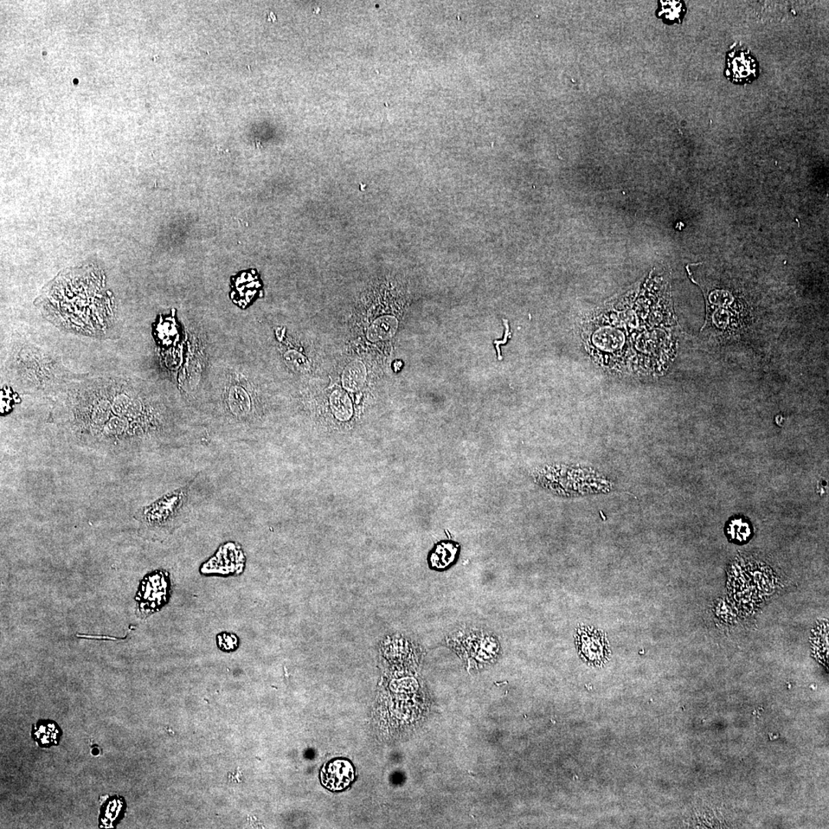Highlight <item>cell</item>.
I'll list each match as a JSON object with an SVG mask.
<instances>
[{"instance_id":"cell-1","label":"cell","mask_w":829,"mask_h":829,"mask_svg":"<svg viewBox=\"0 0 829 829\" xmlns=\"http://www.w3.org/2000/svg\"><path fill=\"white\" fill-rule=\"evenodd\" d=\"M56 397L50 422L75 446L120 456L183 444L167 404L121 378L70 384Z\"/></svg>"},{"instance_id":"cell-2","label":"cell","mask_w":829,"mask_h":829,"mask_svg":"<svg viewBox=\"0 0 829 829\" xmlns=\"http://www.w3.org/2000/svg\"><path fill=\"white\" fill-rule=\"evenodd\" d=\"M97 269L82 267L57 276L41 297L52 322L76 333L96 336L113 324V302Z\"/></svg>"},{"instance_id":"cell-3","label":"cell","mask_w":829,"mask_h":829,"mask_svg":"<svg viewBox=\"0 0 829 829\" xmlns=\"http://www.w3.org/2000/svg\"><path fill=\"white\" fill-rule=\"evenodd\" d=\"M9 368L19 387L27 394L57 396L69 385L60 364L34 347L15 350Z\"/></svg>"},{"instance_id":"cell-4","label":"cell","mask_w":829,"mask_h":829,"mask_svg":"<svg viewBox=\"0 0 829 829\" xmlns=\"http://www.w3.org/2000/svg\"><path fill=\"white\" fill-rule=\"evenodd\" d=\"M193 483L194 481L140 507L133 516L138 523L139 536L149 541L164 542L187 522Z\"/></svg>"},{"instance_id":"cell-5","label":"cell","mask_w":829,"mask_h":829,"mask_svg":"<svg viewBox=\"0 0 829 829\" xmlns=\"http://www.w3.org/2000/svg\"><path fill=\"white\" fill-rule=\"evenodd\" d=\"M725 75L736 84H747L759 76V63L747 48L735 46L726 56Z\"/></svg>"},{"instance_id":"cell-6","label":"cell","mask_w":829,"mask_h":829,"mask_svg":"<svg viewBox=\"0 0 829 829\" xmlns=\"http://www.w3.org/2000/svg\"><path fill=\"white\" fill-rule=\"evenodd\" d=\"M321 776L327 788L342 790L352 781L355 773L349 762L337 760L324 767Z\"/></svg>"},{"instance_id":"cell-7","label":"cell","mask_w":829,"mask_h":829,"mask_svg":"<svg viewBox=\"0 0 829 829\" xmlns=\"http://www.w3.org/2000/svg\"><path fill=\"white\" fill-rule=\"evenodd\" d=\"M725 533L730 542L744 544L748 543L753 537L754 529L747 519L743 517H734L726 523Z\"/></svg>"},{"instance_id":"cell-8","label":"cell","mask_w":829,"mask_h":829,"mask_svg":"<svg viewBox=\"0 0 829 829\" xmlns=\"http://www.w3.org/2000/svg\"><path fill=\"white\" fill-rule=\"evenodd\" d=\"M398 321L391 316H384L374 321L368 332V338L372 342H378L393 337L397 330Z\"/></svg>"},{"instance_id":"cell-9","label":"cell","mask_w":829,"mask_h":829,"mask_svg":"<svg viewBox=\"0 0 829 829\" xmlns=\"http://www.w3.org/2000/svg\"><path fill=\"white\" fill-rule=\"evenodd\" d=\"M366 378L364 365L361 362H353L345 369L343 374V385L346 389L351 392L361 389Z\"/></svg>"},{"instance_id":"cell-10","label":"cell","mask_w":829,"mask_h":829,"mask_svg":"<svg viewBox=\"0 0 829 829\" xmlns=\"http://www.w3.org/2000/svg\"><path fill=\"white\" fill-rule=\"evenodd\" d=\"M591 642L581 640V651L584 658L592 662L601 661L605 657V642L602 635H590Z\"/></svg>"},{"instance_id":"cell-11","label":"cell","mask_w":829,"mask_h":829,"mask_svg":"<svg viewBox=\"0 0 829 829\" xmlns=\"http://www.w3.org/2000/svg\"><path fill=\"white\" fill-rule=\"evenodd\" d=\"M331 409L334 415L340 420H348L352 414L350 398L342 390L334 392L331 397Z\"/></svg>"},{"instance_id":"cell-12","label":"cell","mask_w":829,"mask_h":829,"mask_svg":"<svg viewBox=\"0 0 829 829\" xmlns=\"http://www.w3.org/2000/svg\"><path fill=\"white\" fill-rule=\"evenodd\" d=\"M684 3L680 1H660L658 16L668 22L681 21L686 10Z\"/></svg>"},{"instance_id":"cell-13","label":"cell","mask_w":829,"mask_h":829,"mask_svg":"<svg viewBox=\"0 0 829 829\" xmlns=\"http://www.w3.org/2000/svg\"><path fill=\"white\" fill-rule=\"evenodd\" d=\"M285 361L287 364L293 370L303 372L309 369V363H308L307 359L298 352L291 351L287 352L285 356Z\"/></svg>"},{"instance_id":"cell-14","label":"cell","mask_w":829,"mask_h":829,"mask_svg":"<svg viewBox=\"0 0 829 829\" xmlns=\"http://www.w3.org/2000/svg\"><path fill=\"white\" fill-rule=\"evenodd\" d=\"M503 322L505 323V327H506V331L505 333V339L503 340H501V341H498V340H496V341L494 342V344H496V349L498 351V355L499 359H503V357H501L499 345L506 344L507 338H509V337H511V335H512V333L509 332V324H507V320L503 319Z\"/></svg>"},{"instance_id":"cell-15","label":"cell","mask_w":829,"mask_h":829,"mask_svg":"<svg viewBox=\"0 0 829 829\" xmlns=\"http://www.w3.org/2000/svg\"><path fill=\"white\" fill-rule=\"evenodd\" d=\"M269 14H271V16H268V21H271V18H273L274 21H276V18L275 15L273 14V12H269Z\"/></svg>"}]
</instances>
